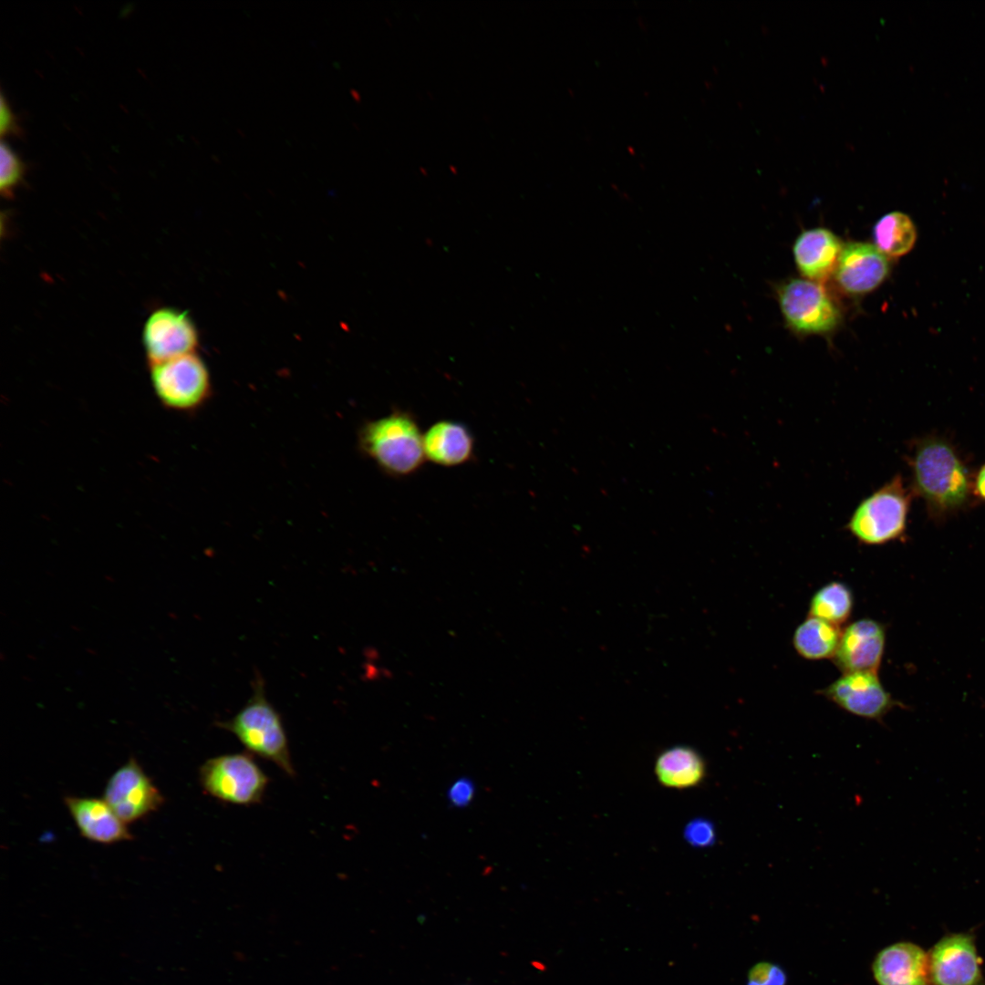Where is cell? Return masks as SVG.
I'll use <instances>...</instances> for the list:
<instances>
[{
    "mask_svg": "<svg viewBox=\"0 0 985 985\" xmlns=\"http://www.w3.org/2000/svg\"><path fill=\"white\" fill-rule=\"evenodd\" d=\"M777 294L785 321L798 333H828L839 324L841 313L837 306L817 282L790 279Z\"/></svg>",
    "mask_w": 985,
    "mask_h": 985,
    "instance_id": "obj_7",
    "label": "cell"
},
{
    "mask_svg": "<svg viewBox=\"0 0 985 985\" xmlns=\"http://www.w3.org/2000/svg\"><path fill=\"white\" fill-rule=\"evenodd\" d=\"M359 451L391 477L417 472L426 460L423 433L409 410L395 409L366 421L358 430Z\"/></svg>",
    "mask_w": 985,
    "mask_h": 985,
    "instance_id": "obj_2",
    "label": "cell"
},
{
    "mask_svg": "<svg viewBox=\"0 0 985 985\" xmlns=\"http://www.w3.org/2000/svg\"><path fill=\"white\" fill-rule=\"evenodd\" d=\"M973 495L976 500L985 502V463L973 475Z\"/></svg>",
    "mask_w": 985,
    "mask_h": 985,
    "instance_id": "obj_27",
    "label": "cell"
},
{
    "mask_svg": "<svg viewBox=\"0 0 985 985\" xmlns=\"http://www.w3.org/2000/svg\"><path fill=\"white\" fill-rule=\"evenodd\" d=\"M253 694L242 709L218 726L232 734L247 752L269 761L290 777L296 776L281 715L269 702L264 681L256 677Z\"/></svg>",
    "mask_w": 985,
    "mask_h": 985,
    "instance_id": "obj_3",
    "label": "cell"
},
{
    "mask_svg": "<svg viewBox=\"0 0 985 985\" xmlns=\"http://www.w3.org/2000/svg\"><path fill=\"white\" fill-rule=\"evenodd\" d=\"M875 246L885 255L907 254L917 240V230L910 217L900 212L882 216L873 229Z\"/></svg>",
    "mask_w": 985,
    "mask_h": 985,
    "instance_id": "obj_20",
    "label": "cell"
},
{
    "mask_svg": "<svg viewBox=\"0 0 985 985\" xmlns=\"http://www.w3.org/2000/svg\"><path fill=\"white\" fill-rule=\"evenodd\" d=\"M907 461L911 491L932 520L945 521L973 503L974 474L949 439L934 434L918 439Z\"/></svg>",
    "mask_w": 985,
    "mask_h": 985,
    "instance_id": "obj_1",
    "label": "cell"
},
{
    "mask_svg": "<svg viewBox=\"0 0 985 985\" xmlns=\"http://www.w3.org/2000/svg\"><path fill=\"white\" fill-rule=\"evenodd\" d=\"M0 192L5 198L14 196L15 189L23 182L26 164L11 147L2 141L0 147Z\"/></svg>",
    "mask_w": 985,
    "mask_h": 985,
    "instance_id": "obj_22",
    "label": "cell"
},
{
    "mask_svg": "<svg viewBox=\"0 0 985 985\" xmlns=\"http://www.w3.org/2000/svg\"><path fill=\"white\" fill-rule=\"evenodd\" d=\"M834 273L844 291L863 295L884 282L889 273V263L874 244L851 242L843 245Z\"/></svg>",
    "mask_w": 985,
    "mask_h": 985,
    "instance_id": "obj_13",
    "label": "cell"
},
{
    "mask_svg": "<svg viewBox=\"0 0 985 985\" xmlns=\"http://www.w3.org/2000/svg\"><path fill=\"white\" fill-rule=\"evenodd\" d=\"M872 972L878 985H930L928 955L912 942H897L881 949Z\"/></svg>",
    "mask_w": 985,
    "mask_h": 985,
    "instance_id": "obj_14",
    "label": "cell"
},
{
    "mask_svg": "<svg viewBox=\"0 0 985 985\" xmlns=\"http://www.w3.org/2000/svg\"><path fill=\"white\" fill-rule=\"evenodd\" d=\"M854 606L849 586L839 581L820 587L812 596L809 616L838 626L847 621Z\"/></svg>",
    "mask_w": 985,
    "mask_h": 985,
    "instance_id": "obj_21",
    "label": "cell"
},
{
    "mask_svg": "<svg viewBox=\"0 0 985 985\" xmlns=\"http://www.w3.org/2000/svg\"><path fill=\"white\" fill-rule=\"evenodd\" d=\"M842 248L834 233L818 227L801 233L793 251L802 275L814 282H823L835 272Z\"/></svg>",
    "mask_w": 985,
    "mask_h": 985,
    "instance_id": "obj_16",
    "label": "cell"
},
{
    "mask_svg": "<svg viewBox=\"0 0 985 985\" xmlns=\"http://www.w3.org/2000/svg\"><path fill=\"white\" fill-rule=\"evenodd\" d=\"M841 632L838 626L809 616L795 629L793 644L796 652L804 658H833Z\"/></svg>",
    "mask_w": 985,
    "mask_h": 985,
    "instance_id": "obj_19",
    "label": "cell"
},
{
    "mask_svg": "<svg viewBox=\"0 0 985 985\" xmlns=\"http://www.w3.org/2000/svg\"><path fill=\"white\" fill-rule=\"evenodd\" d=\"M0 133L2 138L21 133V128L4 94H1L0 99Z\"/></svg>",
    "mask_w": 985,
    "mask_h": 985,
    "instance_id": "obj_26",
    "label": "cell"
},
{
    "mask_svg": "<svg viewBox=\"0 0 985 985\" xmlns=\"http://www.w3.org/2000/svg\"><path fill=\"white\" fill-rule=\"evenodd\" d=\"M474 785L468 779H460L452 783L448 792L450 802L458 807L467 805L473 798Z\"/></svg>",
    "mask_w": 985,
    "mask_h": 985,
    "instance_id": "obj_25",
    "label": "cell"
},
{
    "mask_svg": "<svg viewBox=\"0 0 985 985\" xmlns=\"http://www.w3.org/2000/svg\"><path fill=\"white\" fill-rule=\"evenodd\" d=\"M786 981L784 970L779 965L768 961L753 965L747 976V985H786Z\"/></svg>",
    "mask_w": 985,
    "mask_h": 985,
    "instance_id": "obj_23",
    "label": "cell"
},
{
    "mask_svg": "<svg viewBox=\"0 0 985 985\" xmlns=\"http://www.w3.org/2000/svg\"><path fill=\"white\" fill-rule=\"evenodd\" d=\"M142 344L149 366L196 353L197 328L186 311L173 307L155 309L142 329Z\"/></svg>",
    "mask_w": 985,
    "mask_h": 985,
    "instance_id": "obj_8",
    "label": "cell"
},
{
    "mask_svg": "<svg viewBox=\"0 0 985 985\" xmlns=\"http://www.w3.org/2000/svg\"><path fill=\"white\" fill-rule=\"evenodd\" d=\"M819 693L853 715L878 722L894 707H904L886 690L876 672L843 673Z\"/></svg>",
    "mask_w": 985,
    "mask_h": 985,
    "instance_id": "obj_9",
    "label": "cell"
},
{
    "mask_svg": "<svg viewBox=\"0 0 985 985\" xmlns=\"http://www.w3.org/2000/svg\"><path fill=\"white\" fill-rule=\"evenodd\" d=\"M655 773L658 781L667 788H691L704 780L706 762L694 748L676 745L658 755Z\"/></svg>",
    "mask_w": 985,
    "mask_h": 985,
    "instance_id": "obj_18",
    "label": "cell"
},
{
    "mask_svg": "<svg viewBox=\"0 0 985 985\" xmlns=\"http://www.w3.org/2000/svg\"><path fill=\"white\" fill-rule=\"evenodd\" d=\"M928 955L930 985H985L971 934L946 935Z\"/></svg>",
    "mask_w": 985,
    "mask_h": 985,
    "instance_id": "obj_10",
    "label": "cell"
},
{
    "mask_svg": "<svg viewBox=\"0 0 985 985\" xmlns=\"http://www.w3.org/2000/svg\"><path fill=\"white\" fill-rule=\"evenodd\" d=\"M684 837L694 847L713 845L716 841L715 826L708 819L696 818L685 826Z\"/></svg>",
    "mask_w": 985,
    "mask_h": 985,
    "instance_id": "obj_24",
    "label": "cell"
},
{
    "mask_svg": "<svg viewBox=\"0 0 985 985\" xmlns=\"http://www.w3.org/2000/svg\"><path fill=\"white\" fill-rule=\"evenodd\" d=\"M912 491L897 474L862 500L846 528L860 543L879 545L904 537Z\"/></svg>",
    "mask_w": 985,
    "mask_h": 985,
    "instance_id": "obj_4",
    "label": "cell"
},
{
    "mask_svg": "<svg viewBox=\"0 0 985 985\" xmlns=\"http://www.w3.org/2000/svg\"><path fill=\"white\" fill-rule=\"evenodd\" d=\"M199 780L210 796L241 806L260 804L269 783L268 776L248 752L208 759L200 768Z\"/></svg>",
    "mask_w": 985,
    "mask_h": 985,
    "instance_id": "obj_5",
    "label": "cell"
},
{
    "mask_svg": "<svg viewBox=\"0 0 985 985\" xmlns=\"http://www.w3.org/2000/svg\"><path fill=\"white\" fill-rule=\"evenodd\" d=\"M103 799L126 824L145 817L163 803L159 789L133 758L111 775Z\"/></svg>",
    "mask_w": 985,
    "mask_h": 985,
    "instance_id": "obj_11",
    "label": "cell"
},
{
    "mask_svg": "<svg viewBox=\"0 0 985 985\" xmlns=\"http://www.w3.org/2000/svg\"><path fill=\"white\" fill-rule=\"evenodd\" d=\"M149 368L153 392L161 406L169 410L194 412L212 396L208 368L196 353L152 364Z\"/></svg>",
    "mask_w": 985,
    "mask_h": 985,
    "instance_id": "obj_6",
    "label": "cell"
},
{
    "mask_svg": "<svg viewBox=\"0 0 985 985\" xmlns=\"http://www.w3.org/2000/svg\"><path fill=\"white\" fill-rule=\"evenodd\" d=\"M885 644L886 629L881 623L871 618L858 619L841 632L834 663L843 673H877Z\"/></svg>",
    "mask_w": 985,
    "mask_h": 985,
    "instance_id": "obj_12",
    "label": "cell"
},
{
    "mask_svg": "<svg viewBox=\"0 0 985 985\" xmlns=\"http://www.w3.org/2000/svg\"><path fill=\"white\" fill-rule=\"evenodd\" d=\"M426 460L442 466L455 467L470 461L474 455V437L468 427L452 420L433 423L423 433Z\"/></svg>",
    "mask_w": 985,
    "mask_h": 985,
    "instance_id": "obj_17",
    "label": "cell"
},
{
    "mask_svg": "<svg viewBox=\"0 0 985 985\" xmlns=\"http://www.w3.org/2000/svg\"><path fill=\"white\" fill-rule=\"evenodd\" d=\"M65 804L83 837L100 844L131 838L126 823L104 799L67 796Z\"/></svg>",
    "mask_w": 985,
    "mask_h": 985,
    "instance_id": "obj_15",
    "label": "cell"
}]
</instances>
